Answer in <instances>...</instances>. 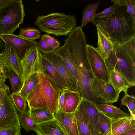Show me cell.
Returning a JSON list of instances; mask_svg holds the SVG:
<instances>
[{
  "instance_id": "obj_14",
  "label": "cell",
  "mask_w": 135,
  "mask_h": 135,
  "mask_svg": "<svg viewBox=\"0 0 135 135\" xmlns=\"http://www.w3.org/2000/svg\"><path fill=\"white\" fill-rule=\"evenodd\" d=\"M54 115L55 119L67 135H79L74 112L67 113L58 109Z\"/></svg>"
},
{
  "instance_id": "obj_12",
  "label": "cell",
  "mask_w": 135,
  "mask_h": 135,
  "mask_svg": "<svg viewBox=\"0 0 135 135\" xmlns=\"http://www.w3.org/2000/svg\"><path fill=\"white\" fill-rule=\"evenodd\" d=\"M0 36L5 44L15 50L21 60L24 57L26 50L36 46L37 43L36 40H27L13 34H0Z\"/></svg>"
},
{
  "instance_id": "obj_19",
  "label": "cell",
  "mask_w": 135,
  "mask_h": 135,
  "mask_svg": "<svg viewBox=\"0 0 135 135\" xmlns=\"http://www.w3.org/2000/svg\"><path fill=\"white\" fill-rule=\"evenodd\" d=\"M35 131L39 135H67L56 119L38 124Z\"/></svg>"
},
{
  "instance_id": "obj_35",
  "label": "cell",
  "mask_w": 135,
  "mask_h": 135,
  "mask_svg": "<svg viewBox=\"0 0 135 135\" xmlns=\"http://www.w3.org/2000/svg\"><path fill=\"white\" fill-rule=\"evenodd\" d=\"M41 39L55 50L58 48L60 46L59 42L49 34L42 35L41 36Z\"/></svg>"
},
{
  "instance_id": "obj_5",
  "label": "cell",
  "mask_w": 135,
  "mask_h": 135,
  "mask_svg": "<svg viewBox=\"0 0 135 135\" xmlns=\"http://www.w3.org/2000/svg\"><path fill=\"white\" fill-rule=\"evenodd\" d=\"M75 64L78 74V92L81 97L96 104L98 101L93 97L90 85L91 80L94 76L87 60L86 51L76 50L68 52Z\"/></svg>"
},
{
  "instance_id": "obj_21",
  "label": "cell",
  "mask_w": 135,
  "mask_h": 135,
  "mask_svg": "<svg viewBox=\"0 0 135 135\" xmlns=\"http://www.w3.org/2000/svg\"><path fill=\"white\" fill-rule=\"evenodd\" d=\"M97 46L95 48L97 51L104 60L108 57L110 53L113 49V43L106 36L98 27Z\"/></svg>"
},
{
  "instance_id": "obj_32",
  "label": "cell",
  "mask_w": 135,
  "mask_h": 135,
  "mask_svg": "<svg viewBox=\"0 0 135 135\" xmlns=\"http://www.w3.org/2000/svg\"><path fill=\"white\" fill-rule=\"evenodd\" d=\"M124 93V95L121 99V104L124 105L128 108L130 115L135 118V98L132 95H129L127 91Z\"/></svg>"
},
{
  "instance_id": "obj_46",
  "label": "cell",
  "mask_w": 135,
  "mask_h": 135,
  "mask_svg": "<svg viewBox=\"0 0 135 135\" xmlns=\"http://www.w3.org/2000/svg\"><path fill=\"white\" fill-rule=\"evenodd\" d=\"M37 135H39L38 134H37Z\"/></svg>"
},
{
  "instance_id": "obj_11",
  "label": "cell",
  "mask_w": 135,
  "mask_h": 135,
  "mask_svg": "<svg viewBox=\"0 0 135 135\" xmlns=\"http://www.w3.org/2000/svg\"><path fill=\"white\" fill-rule=\"evenodd\" d=\"M43 55L53 65L66 81L68 88L77 91V82L61 59L55 52Z\"/></svg>"
},
{
  "instance_id": "obj_26",
  "label": "cell",
  "mask_w": 135,
  "mask_h": 135,
  "mask_svg": "<svg viewBox=\"0 0 135 135\" xmlns=\"http://www.w3.org/2000/svg\"><path fill=\"white\" fill-rule=\"evenodd\" d=\"M38 73H35L30 75L27 79L19 93L26 99L28 95L35 87L38 82Z\"/></svg>"
},
{
  "instance_id": "obj_29",
  "label": "cell",
  "mask_w": 135,
  "mask_h": 135,
  "mask_svg": "<svg viewBox=\"0 0 135 135\" xmlns=\"http://www.w3.org/2000/svg\"><path fill=\"white\" fill-rule=\"evenodd\" d=\"M19 119L21 126L26 131H35L37 127V125L31 117L28 109L25 113L19 114Z\"/></svg>"
},
{
  "instance_id": "obj_27",
  "label": "cell",
  "mask_w": 135,
  "mask_h": 135,
  "mask_svg": "<svg viewBox=\"0 0 135 135\" xmlns=\"http://www.w3.org/2000/svg\"><path fill=\"white\" fill-rule=\"evenodd\" d=\"M97 128L99 135H112L111 119L99 112Z\"/></svg>"
},
{
  "instance_id": "obj_13",
  "label": "cell",
  "mask_w": 135,
  "mask_h": 135,
  "mask_svg": "<svg viewBox=\"0 0 135 135\" xmlns=\"http://www.w3.org/2000/svg\"><path fill=\"white\" fill-rule=\"evenodd\" d=\"M41 57L42 73L60 91L69 88L65 80L52 64L42 54Z\"/></svg>"
},
{
  "instance_id": "obj_36",
  "label": "cell",
  "mask_w": 135,
  "mask_h": 135,
  "mask_svg": "<svg viewBox=\"0 0 135 135\" xmlns=\"http://www.w3.org/2000/svg\"><path fill=\"white\" fill-rule=\"evenodd\" d=\"M124 5L127 12L135 24V1L125 0Z\"/></svg>"
},
{
  "instance_id": "obj_44",
  "label": "cell",
  "mask_w": 135,
  "mask_h": 135,
  "mask_svg": "<svg viewBox=\"0 0 135 135\" xmlns=\"http://www.w3.org/2000/svg\"><path fill=\"white\" fill-rule=\"evenodd\" d=\"M10 1V0H0V9L9 2Z\"/></svg>"
},
{
  "instance_id": "obj_45",
  "label": "cell",
  "mask_w": 135,
  "mask_h": 135,
  "mask_svg": "<svg viewBox=\"0 0 135 135\" xmlns=\"http://www.w3.org/2000/svg\"><path fill=\"white\" fill-rule=\"evenodd\" d=\"M5 46V44L2 42V40L0 36V50L2 49L3 48H4Z\"/></svg>"
},
{
  "instance_id": "obj_33",
  "label": "cell",
  "mask_w": 135,
  "mask_h": 135,
  "mask_svg": "<svg viewBox=\"0 0 135 135\" xmlns=\"http://www.w3.org/2000/svg\"><path fill=\"white\" fill-rule=\"evenodd\" d=\"M8 78L11 85L12 92L19 93L23 85L21 78L16 73L12 71L9 74Z\"/></svg>"
},
{
  "instance_id": "obj_30",
  "label": "cell",
  "mask_w": 135,
  "mask_h": 135,
  "mask_svg": "<svg viewBox=\"0 0 135 135\" xmlns=\"http://www.w3.org/2000/svg\"><path fill=\"white\" fill-rule=\"evenodd\" d=\"M10 96L17 111L21 113L27 111L26 99L22 97L19 93L12 92Z\"/></svg>"
},
{
  "instance_id": "obj_28",
  "label": "cell",
  "mask_w": 135,
  "mask_h": 135,
  "mask_svg": "<svg viewBox=\"0 0 135 135\" xmlns=\"http://www.w3.org/2000/svg\"><path fill=\"white\" fill-rule=\"evenodd\" d=\"M99 2L96 3L88 4L82 12V18L81 26L83 28L94 18L98 7Z\"/></svg>"
},
{
  "instance_id": "obj_3",
  "label": "cell",
  "mask_w": 135,
  "mask_h": 135,
  "mask_svg": "<svg viewBox=\"0 0 135 135\" xmlns=\"http://www.w3.org/2000/svg\"><path fill=\"white\" fill-rule=\"evenodd\" d=\"M38 82L26 98L28 109L46 107L53 114L59 109L61 91L42 73H38Z\"/></svg>"
},
{
  "instance_id": "obj_4",
  "label": "cell",
  "mask_w": 135,
  "mask_h": 135,
  "mask_svg": "<svg viewBox=\"0 0 135 135\" xmlns=\"http://www.w3.org/2000/svg\"><path fill=\"white\" fill-rule=\"evenodd\" d=\"M35 25L43 32L56 36H67L76 25L75 16L61 13L38 16Z\"/></svg>"
},
{
  "instance_id": "obj_37",
  "label": "cell",
  "mask_w": 135,
  "mask_h": 135,
  "mask_svg": "<svg viewBox=\"0 0 135 135\" xmlns=\"http://www.w3.org/2000/svg\"><path fill=\"white\" fill-rule=\"evenodd\" d=\"M36 46L38 50L43 53L53 52L55 50L41 39L37 42Z\"/></svg>"
},
{
  "instance_id": "obj_22",
  "label": "cell",
  "mask_w": 135,
  "mask_h": 135,
  "mask_svg": "<svg viewBox=\"0 0 135 135\" xmlns=\"http://www.w3.org/2000/svg\"><path fill=\"white\" fill-rule=\"evenodd\" d=\"M31 117L37 124L55 119L54 114L46 107L28 109Z\"/></svg>"
},
{
  "instance_id": "obj_1",
  "label": "cell",
  "mask_w": 135,
  "mask_h": 135,
  "mask_svg": "<svg viewBox=\"0 0 135 135\" xmlns=\"http://www.w3.org/2000/svg\"><path fill=\"white\" fill-rule=\"evenodd\" d=\"M114 13L105 17H94L90 21L113 43L122 44L135 36V24L124 5L117 6Z\"/></svg>"
},
{
  "instance_id": "obj_8",
  "label": "cell",
  "mask_w": 135,
  "mask_h": 135,
  "mask_svg": "<svg viewBox=\"0 0 135 135\" xmlns=\"http://www.w3.org/2000/svg\"><path fill=\"white\" fill-rule=\"evenodd\" d=\"M8 91L3 97L0 109V128H15L21 127L19 114L10 96Z\"/></svg>"
},
{
  "instance_id": "obj_17",
  "label": "cell",
  "mask_w": 135,
  "mask_h": 135,
  "mask_svg": "<svg viewBox=\"0 0 135 135\" xmlns=\"http://www.w3.org/2000/svg\"><path fill=\"white\" fill-rule=\"evenodd\" d=\"M64 100L62 111L67 113H74L77 110L82 97L80 93L69 88L63 90Z\"/></svg>"
},
{
  "instance_id": "obj_20",
  "label": "cell",
  "mask_w": 135,
  "mask_h": 135,
  "mask_svg": "<svg viewBox=\"0 0 135 135\" xmlns=\"http://www.w3.org/2000/svg\"><path fill=\"white\" fill-rule=\"evenodd\" d=\"M135 119L130 115L116 119H111L112 135H120L130 128Z\"/></svg>"
},
{
  "instance_id": "obj_24",
  "label": "cell",
  "mask_w": 135,
  "mask_h": 135,
  "mask_svg": "<svg viewBox=\"0 0 135 135\" xmlns=\"http://www.w3.org/2000/svg\"><path fill=\"white\" fill-rule=\"evenodd\" d=\"M109 82L111 83L116 91L120 93L127 91L128 88L133 86L118 73L114 70L109 71Z\"/></svg>"
},
{
  "instance_id": "obj_15",
  "label": "cell",
  "mask_w": 135,
  "mask_h": 135,
  "mask_svg": "<svg viewBox=\"0 0 135 135\" xmlns=\"http://www.w3.org/2000/svg\"><path fill=\"white\" fill-rule=\"evenodd\" d=\"M1 53L11 72H15L21 78L23 74L22 61L15 50L5 44L4 49Z\"/></svg>"
},
{
  "instance_id": "obj_25",
  "label": "cell",
  "mask_w": 135,
  "mask_h": 135,
  "mask_svg": "<svg viewBox=\"0 0 135 135\" xmlns=\"http://www.w3.org/2000/svg\"><path fill=\"white\" fill-rule=\"evenodd\" d=\"M55 52L61 59L75 79L77 82V71L74 62L65 45H64L55 50Z\"/></svg>"
},
{
  "instance_id": "obj_38",
  "label": "cell",
  "mask_w": 135,
  "mask_h": 135,
  "mask_svg": "<svg viewBox=\"0 0 135 135\" xmlns=\"http://www.w3.org/2000/svg\"><path fill=\"white\" fill-rule=\"evenodd\" d=\"M116 7L115 5L113 4L102 11L96 13L94 17L101 18L110 16L114 13Z\"/></svg>"
},
{
  "instance_id": "obj_34",
  "label": "cell",
  "mask_w": 135,
  "mask_h": 135,
  "mask_svg": "<svg viewBox=\"0 0 135 135\" xmlns=\"http://www.w3.org/2000/svg\"><path fill=\"white\" fill-rule=\"evenodd\" d=\"M11 73L3 54L0 53V86L4 84Z\"/></svg>"
},
{
  "instance_id": "obj_43",
  "label": "cell",
  "mask_w": 135,
  "mask_h": 135,
  "mask_svg": "<svg viewBox=\"0 0 135 135\" xmlns=\"http://www.w3.org/2000/svg\"><path fill=\"white\" fill-rule=\"evenodd\" d=\"M125 0H112L114 4L116 6H121L124 5Z\"/></svg>"
},
{
  "instance_id": "obj_16",
  "label": "cell",
  "mask_w": 135,
  "mask_h": 135,
  "mask_svg": "<svg viewBox=\"0 0 135 135\" xmlns=\"http://www.w3.org/2000/svg\"><path fill=\"white\" fill-rule=\"evenodd\" d=\"M77 110L89 120L97 128L99 112L94 101L82 97Z\"/></svg>"
},
{
  "instance_id": "obj_23",
  "label": "cell",
  "mask_w": 135,
  "mask_h": 135,
  "mask_svg": "<svg viewBox=\"0 0 135 135\" xmlns=\"http://www.w3.org/2000/svg\"><path fill=\"white\" fill-rule=\"evenodd\" d=\"M99 112L111 119H116L128 115V114L112 104L107 103L96 104Z\"/></svg>"
},
{
  "instance_id": "obj_42",
  "label": "cell",
  "mask_w": 135,
  "mask_h": 135,
  "mask_svg": "<svg viewBox=\"0 0 135 135\" xmlns=\"http://www.w3.org/2000/svg\"><path fill=\"white\" fill-rule=\"evenodd\" d=\"M64 100V95L63 90L61 91L58 101L59 109L62 110Z\"/></svg>"
},
{
  "instance_id": "obj_6",
  "label": "cell",
  "mask_w": 135,
  "mask_h": 135,
  "mask_svg": "<svg viewBox=\"0 0 135 135\" xmlns=\"http://www.w3.org/2000/svg\"><path fill=\"white\" fill-rule=\"evenodd\" d=\"M22 0H10L0 9V34H12L23 22L25 15Z\"/></svg>"
},
{
  "instance_id": "obj_41",
  "label": "cell",
  "mask_w": 135,
  "mask_h": 135,
  "mask_svg": "<svg viewBox=\"0 0 135 135\" xmlns=\"http://www.w3.org/2000/svg\"><path fill=\"white\" fill-rule=\"evenodd\" d=\"M120 135H135V123L131 127Z\"/></svg>"
},
{
  "instance_id": "obj_2",
  "label": "cell",
  "mask_w": 135,
  "mask_h": 135,
  "mask_svg": "<svg viewBox=\"0 0 135 135\" xmlns=\"http://www.w3.org/2000/svg\"><path fill=\"white\" fill-rule=\"evenodd\" d=\"M113 43V49L105 60L109 72H117L135 85V36L122 44Z\"/></svg>"
},
{
  "instance_id": "obj_31",
  "label": "cell",
  "mask_w": 135,
  "mask_h": 135,
  "mask_svg": "<svg viewBox=\"0 0 135 135\" xmlns=\"http://www.w3.org/2000/svg\"><path fill=\"white\" fill-rule=\"evenodd\" d=\"M19 35L24 38L32 40L39 39L41 37V33L39 30L30 27L21 29L19 32Z\"/></svg>"
},
{
  "instance_id": "obj_7",
  "label": "cell",
  "mask_w": 135,
  "mask_h": 135,
  "mask_svg": "<svg viewBox=\"0 0 135 135\" xmlns=\"http://www.w3.org/2000/svg\"><path fill=\"white\" fill-rule=\"evenodd\" d=\"M90 85L93 95L99 104H112L118 101L119 93L109 81L107 83L93 76Z\"/></svg>"
},
{
  "instance_id": "obj_39",
  "label": "cell",
  "mask_w": 135,
  "mask_h": 135,
  "mask_svg": "<svg viewBox=\"0 0 135 135\" xmlns=\"http://www.w3.org/2000/svg\"><path fill=\"white\" fill-rule=\"evenodd\" d=\"M21 128H0V135H21Z\"/></svg>"
},
{
  "instance_id": "obj_18",
  "label": "cell",
  "mask_w": 135,
  "mask_h": 135,
  "mask_svg": "<svg viewBox=\"0 0 135 135\" xmlns=\"http://www.w3.org/2000/svg\"><path fill=\"white\" fill-rule=\"evenodd\" d=\"M74 113L79 135H99L97 128L89 120L77 110Z\"/></svg>"
},
{
  "instance_id": "obj_40",
  "label": "cell",
  "mask_w": 135,
  "mask_h": 135,
  "mask_svg": "<svg viewBox=\"0 0 135 135\" xmlns=\"http://www.w3.org/2000/svg\"><path fill=\"white\" fill-rule=\"evenodd\" d=\"M9 90V87L5 83L0 86V109L3 98Z\"/></svg>"
},
{
  "instance_id": "obj_9",
  "label": "cell",
  "mask_w": 135,
  "mask_h": 135,
  "mask_svg": "<svg viewBox=\"0 0 135 135\" xmlns=\"http://www.w3.org/2000/svg\"><path fill=\"white\" fill-rule=\"evenodd\" d=\"M86 56L94 76L108 83L109 75L105 60L93 46L87 45Z\"/></svg>"
},
{
  "instance_id": "obj_10",
  "label": "cell",
  "mask_w": 135,
  "mask_h": 135,
  "mask_svg": "<svg viewBox=\"0 0 135 135\" xmlns=\"http://www.w3.org/2000/svg\"><path fill=\"white\" fill-rule=\"evenodd\" d=\"M41 55L36 46L26 50L21 60L23 74L21 79L23 84L31 74L35 73H42Z\"/></svg>"
}]
</instances>
